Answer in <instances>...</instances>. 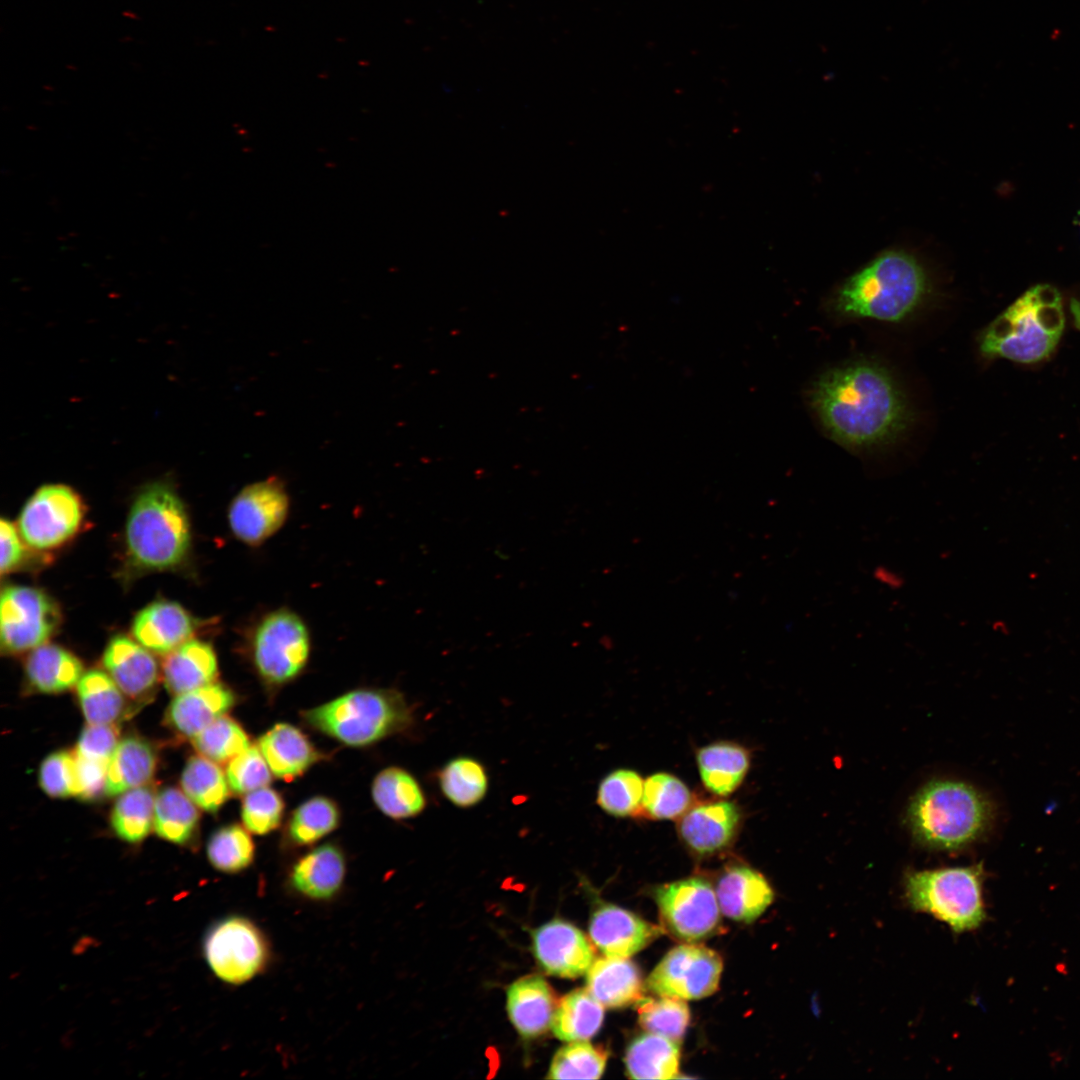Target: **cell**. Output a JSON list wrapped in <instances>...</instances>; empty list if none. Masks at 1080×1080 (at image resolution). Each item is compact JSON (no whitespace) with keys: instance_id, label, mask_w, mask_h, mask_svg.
<instances>
[{"instance_id":"obj_18","label":"cell","mask_w":1080,"mask_h":1080,"mask_svg":"<svg viewBox=\"0 0 1080 1080\" xmlns=\"http://www.w3.org/2000/svg\"><path fill=\"white\" fill-rule=\"evenodd\" d=\"M103 665L126 698L144 703L154 694L159 669L149 649L127 636L117 635L107 644Z\"/></svg>"},{"instance_id":"obj_7","label":"cell","mask_w":1080,"mask_h":1080,"mask_svg":"<svg viewBox=\"0 0 1080 1080\" xmlns=\"http://www.w3.org/2000/svg\"><path fill=\"white\" fill-rule=\"evenodd\" d=\"M982 863L964 867L910 871L904 880L907 904L945 922L956 933L984 922Z\"/></svg>"},{"instance_id":"obj_23","label":"cell","mask_w":1080,"mask_h":1080,"mask_svg":"<svg viewBox=\"0 0 1080 1080\" xmlns=\"http://www.w3.org/2000/svg\"><path fill=\"white\" fill-rule=\"evenodd\" d=\"M715 892L721 912L744 923L753 922L774 899L773 889L765 877L745 865L727 868L719 877Z\"/></svg>"},{"instance_id":"obj_26","label":"cell","mask_w":1080,"mask_h":1080,"mask_svg":"<svg viewBox=\"0 0 1080 1080\" xmlns=\"http://www.w3.org/2000/svg\"><path fill=\"white\" fill-rule=\"evenodd\" d=\"M258 748L272 774L287 781L302 775L320 758L306 735L287 723H278L264 733Z\"/></svg>"},{"instance_id":"obj_22","label":"cell","mask_w":1080,"mask_h":1080,"mask_svg":"<svg viewBox=\"0 0 1080 1080\" xmlns=\"http://www.w3.org/2000/svg\"><path fill=\"white\" fill-rule=\"evenodd\" d=\"M555 994L539 975H526L514 981L506 991L509 1019L524 1038H535L552 1026L557 1008Z\"/></svg>"},{"instance_id":"obj_3","label":"cell","mask_w":1080,"mask_h":1080,"mask_svg":"<svg viewBox=\"0 0 1080 1080\" xmlns=\"http://www.w3.org/2000/svg\"><path fill=\"white\" fill-rule=\"evenodd\" d=\"M995 815L991 799L973 785L939 779L913 796L906 823L921 845L958 850L982 839L991 830Z\"/></svg>"},{"instance_id":"obj_32","label":"cell","mask_w":1080,"mask_h":1080,"mask_svg":"<svg viewBox=\"0 0 1080 1080\" xmlns=\"http://www.w3.org/2000/svg\"><path fill=\"white\" fill-rule=\"evenodd\" d=\"M77 695L88 724H116L129 712L126 696L109 674L98 669L82 675Z\"/></svg>"},{"instance_id":"obj_9","label":"cell","mask_w":1080,"mask_h":1080,"mask_svg":"<svg viewBox=\"0 0 1080 1080\" xmlns=\"http://www.w3.org/2000/svg\"><path fill=\"white\" fill-rule=\"evenodd\" d=\"M251 647L259 675L270 684H283L305 667L310 654L309 632L297 614L278 609L258 623Z\"/></svg>"},{"instance_id":"obj_10","label":"cell","mask_w":1080,"mask_h":1080,"mask_svg":"<svg viewBox=\"0 0 1080 1080\" xmlns=\"http://www.w3.org/2000/svg\"><path fill=\"white\" fill-rule=\"evenodd\" d=\"M84 512L81 497L74 489L63 484L44 485L21 510L18 531L28 547L52 550L79 531Z\"/></svg>"},{"instance_id":"obj_44","label":"cell","mask_w":1080,"mask_h":1080,"mask_svg":"<svg viewBox=\"0 0 1080 1080\" xmlns=\"http://www.w3.org/2000/svg\"><path fill=\"white\" fill-rule=\"evenodd\" d=\"M193 747L202 756L226 763L250 747L245 730L231 717L223 715L193 738Z\"/></svg>"},{"instance_id":"obj_50","label":"cell","mask_w":1080,"mask_h":1080,"mask_svg":"<svg viewBox=\"0 0 1080 1080\" xmlns=\"http://www.w3.org/2000/svg\"><path fill=\"white\" fill-rule=\"evenodd\" d=\"M1 573H9L19 567L26 556L24 541L17 528L6 519H1Z\"/></svg>"},{"instance_id":"obj_14","label":"cell","mask_w":1080,"mask_h":1080,"mask_svg":"<svg viewBox=\"0 0 1080 1080\" xmlns=\"http://www.w3.org/2000/svg\"><path fill=\"white\" fill-rule=\"evenodd\" d=\"M288 511L289 497L284 485L270 477L249 484L235 496L228 510V522L236 538L257 546L281 528Z\"/></svg>"},{"instance_id":"obj_41","label":"cell","mask_w":1080,"mask_h":1080,"mask_svg":"<svg viewBox=\"0 0 1080 1080\" xmlns=\"http://www.w3.org/2000/svg\"><path fill=\"white\" fill-rule=\"evenodd\" d=\"M608 1053L587 1041H574L554 1054L548 1079H598L602 1076Z\"/></svg>"},{"instance_id":"obj_38","label":"cell","mask_w":1080,"mask_h":1080,"mask_svg":"<svg viewBox=\"0 0 1080 1080\" xmlns=\"http://www.w3.org/2000/svg\"><path fill=\"white\" fill-rule=\"evenodd\" d=\"M692 794L675 775L660 772L644 781L642 810L656 820L680 818L690 807Z\"/></svg>"},{"instance_id":"obj_24","label":"cell","mask_w":1080,"mask_h":1080,"mask_svg":"<svg viewBox=\"0 0 1080 1080\" xmlns=\"http://www.w3.org/2000/svg\"><path fill=\"white\" fill-rule=\"evenodd\" d=\"M587 990L604 1007L620 1008L643 998V982L638 967L627 958L604 956L594 960L586 972Z\"/></svg>"},{"instance_id":"obj_5","label":"cell","mask_w":1080,"mask_h":1080,"mask_svg":"<svg viewBox=\"0 0 1080 1080\" xmlns=\"http://www.w3.org/2000/svg\"><path fill=\"white\" fill-rule=\"evenodd\" d=\"M131 562L143 570H167L186 557L191 532L184 504L167 483L142 489L129 511L125 531Z\"/></svg>"},{"instance_id":"obj_21","label":"cell","mask_w":1080,"mask_h":1080,"mask_svg":"<svg viewBox=\"0 0 1080 1080\" xmlns=\"http://www.w3.org/2000/svg\"><path fill=\"white\" fill-rule=\"evenodd\" d=\"M194 618L178 603L158 600L135 616L132 634L141 645L159 654H168L195 633Z\"/></svg>"},{"instance_id":"obj_47","label":"cell","mask_w":1080,"mask_h":1080,"mask_svg":"<svg viewBox=\"0 0 1080 1080\" xmlns=\"http://www.w3.org/2000/svg\"><path fill=\"white\" fill-rule=\"evenodd\" d=\"M39 783L50 797H78L79 783L74 752L62 750L48 755L40 766Z\"/></svg>"},{"instance_id":"obj_12","label":"cell","mask_w":1080,"mask_h":1080,"mask_svg":"<svg viewBox=\"0 0 1080 1080\" xmlns=\"http://www.w3.org/2000/svg\"><path fill=\"white\" fill-rule=\"evenodd\" d=\"M655 898L664 928L680 941L702 940L719 927L721 909L716 892L703 878L662 885Z\"/></svg>"},{"instance_id":"obj_49","label":"cell","mask_w":1080,"mask_h":1080,"mask_svg":"<svg viewBox=\"0 0 1080 1080\" xmlns=\"http://www.w3.org/2000/svg\"><path fill=\"white\" fill-rule=\"evenodd\" d=\"M76 762L79 783L78 797L83 800L100 798L103 793H106L108 764L78 756H76Z\"/></svg>"},{"instance_id":"obj_4","label":"cell","mask_w":1080,"mask_h":1080,"mask_svg":"<svg viewBox=\"0 0 1080 1080\" xmlns=\"http://www.w3.org/2000/svg\"><path fill=\"white\" fill-rule=\"evenodd\" d=\"M1059 292L1047 284L1028 289L984 330L980 351L988 358L1034 363L1048 358L1064 330Z\"/></svg>"},{"instance_id":"obj_20","label":"cell","mask_w":1080,"mask_h":1080,"mask_svg":"<svg viewBox=\"0 0 1080 1080\" xmlns=\"http://www.w3.org/2000/svg\"><path fill=\"white\" fill-rule=\"evenodd\" d=\"M235 704V695L224 684L213 682L176 695L165 713L167 727L177 736L194 738Z\"/></svg>"},{"instance_id":"obj_1","label":"cell","mask_w":1080,"mask_h":1080,"mask_svg":"<svg viewBox=\"0 0 1080 1080\" xmlns=\"http://www.w3.org/2000/svg\"><path fill=\"white\" fill-rule=\"evenodd\" d=\"M809 399L830 436L849 447L886 444L910 422L906 399L892 375L869 361L828 371L813 384Z\"/></svg>"},{"instance_id":"obj_29","label":"cell","mask_w":1080,"mask_h":1080,"mask_svg":"<svg viewBox=\"0 0 1080 1080\" xmlns=\"http://www.w3.org/2000/svg\"><path fill=\"white\" fill-rule=\"evenodd\" d=\"M696 762L706 789L718 796H728L745 778L750 754L737 743L721 741L700 748Z\"/></svg>"},{"instance_id":"obj_51","label":"cell","mask_w":1080,"mask_h":1080,"mask_svg":"<svg viewBox=\"0 0 1080 1080\" xmlns=\"http://www.w3.org/2000/svg\"><path fill=\"white\" fill-rule=\"evenodd\" d=\"M873 577L879 583H881V584H883V585H885V586H887V587H889L890 589H893V590H898V589L902 588L904 586V584H905V580H904V577L902 575H900L896 571H894V570H892V569H890V568H888L886 566H882V565H880V566H878V567H876L874 569Z\"/></svg>"},{"instance_id":"obj_48","label":"cell","mask_w":1080,"mask_h":1080,"mask_svg":"<svg viewBox=\"0 0 1080 1080\" xmlns=\"http://www.w3.org/2000/svg\"><path fill=\"white\" fill-rule=\"evenodd\" d=\"M118 739L116 724H88L80 734L74 753L84 759L109 764Z\"/></svg>"},{"instance_id":"obj_13","label":"cell","mask_w":1080,"mask_h":1080,"mask_svg":"<svg viewBox=\"0 0 1080 1080\" xmlns=\"http://www.w3.org/2000/svg\"><path fill=\"white\" fill-rule=\"evenodd\" d=\"M722 969V959L715 951L683 944L664 956L647 978L646 987L657 996L700 999L717 990Z\"/></svg>"},{"instance_id":"obj_34","label":"cell","mask_w":1080,"mask_h":1080,"mask_svg":"<svg viewBox=\"0 0 1080 1080\" xmlns=\"http://www.w3.org/2000/svg\"><path fill=\"white\" fill-rule=\"evenodd\" d=\"M197 808L183 791L174 787L164 788L155 799L153 827L156 834L179 845L190 842L199 824Z\"/></svg>"},{"instance_id":"obj_2","label":"cell","mask_w":1080,"mask_h":1080,"mask_svg":"<svg viewBox=\"0 0 1080 1080\" xmlns=\"http://www.w3.org/2000/svg\"><path fill=\"white\" fill-rule=\"evenodd\" d=\"M931 291L921 262L904 250H887L846 279L833 297L841 316L899 322L909 317Z\"/></svg>"},{"instance_id":"obj_16","label":"cell","mask_w":1080,"mask_h":1080,"mask_svg":"<svg viewBox=\"0 0 1080 1080\" xmlns=\"http://www.w3.org/2000/svg\"><path fill=\"white\" fill-rule=\"evenodd\" d=\"M741 812L734 802L697 804L679 818L682 842L698 856H710L728 848L736 838Z\"/></svg>"},{"instance_id":"obj_52","label":"cell","mask_w":1080,"mask_h":1080,"mask_svg":"<svg viewBox=\"0 0 1080 1080\" xmlns=\"http://www.w3.org/2000/svg\"><path fill=\"white\" fill-rule=\"evenodd\" d=\"M1070 312L1073 317L1075 327L1080 330V300L1076 298L1071 299Z\"/></svg>"},{"instance_id":"obj_31","label":"cell","mask_w":1080,"mask_h":1080,"mask_svg":"<svg viewBox=\"0 0 1080 1080\" xmlns=\"http://www.w3.org/2000/svg\"><path fill=\"white\" fill-rule=\"evenodd\" d=\"M679 1043L647 1033L636 1038L625 1054L626 1072L633 1079H672L679 1069Z\"/></svg>"},{"instance_id":"obj_45","label":"cell","mask_w":1080,"mask_h":1080,"mask_svg":"<svg viewBox=\"0 0 1080 1080\" xmlns=\"http://www.w3.org/2000/svg\"><path fill=\"white\" fill-rule=\"evenodd\" d=\"M284 801L274 789L263 787L245 795L241 818L251 833L264 835L275 830L281 823Z\"/></svg>"},{"instance_id":"obj_42","label":"cell","mask_w":1080,"mask_h":1080,"mask_svg":"<svg viewBox=\"0 0 1080 1080\" xmlns=\"http://www.w3.org/2000/svg\"><path fill=\"white\" fill-rule=\"evenodd\" d=\"M339 820L340 812L334 801L323 796L313 797L293 812L289 837L297 845H310L332 832Z\"/></svg>"},{"instance_id":"obj_8","label":"cell","mask_w":1080,"mask_h":1080,"mask_svg":"<svg viewBox=\"0 0 1080 1080\" xmlns=\"http://www.w3.org/2000/svg\"><path fill=\"white\" fill-rule=\"evenodd\" d=\"M202 948L212 973L229 985L250 982L265 971L271 960L265 933L242 915H229L211 925Z\"/></svg>"},{"instance_id":"obj_36","label":"cell","mask_w":1080,"mask_h":1080,"mask_svg":"<svg viewBox=\"0 0 1080 1080\" xmlns=\"http://www.w3.org/2000/svg\"><path fill=\"white\" fill-rule=\"evenodd\" d=\"M182 791L206 812H217L229 797L226 774L218 763L202 756H192L181 775Z\"/></svg>"},{"instance_id":"obj_46","label":"cell","mask_w":1080,"mask_h":1080,"mask_svg":"<svg viewBox=\"0 0 1080 1080\" xmlns=\"http://www.w3.org/2000/svg\"><path fill=\"white\" fill-rule=\"evenodd\" d=\"M271 770L260 749L250 746L228 762L226 777L230 789L238 795L267 787Z\"/></svg>"},{"instance_id":"obj_30","label":"cell","mask_w":1080,"mask_h":1080,"mask_svg":"<svg viewBox=\"0 0 1080 1080\" xmlns=\"http://www.w3.org/2000/svg\"><path fill=\"white\" fill-rule=\"evenodd\" d=\"M371 792L379 810L392 819L415 817L426 807V797L419 782L399 767L382 770L375 777Z\"/></svg>"},{"instance_id":"obj_6","label":"cell","mask_w":1080,"mask_h":1080,"mask_svg":"<svg viewBox=\"0 0 1080 1080\" xmlns=\"http://www.w3.org/2000/svg\"><path fill=\"white\" fill-rule=\"evenodd\" d=\"M304 719L343 744L362 747L407 728L412 714L395 690L357 689L304 712Z\"/></svg>"},{"instance_id":"obj_37","label":"cell","mask_w":1080,"mask_h":1080,"mask_svg":"<svg viewBox=\"0 0 1080 1080\" xmlns=\"http://www.w3.org/2000/svg\"><path fill=\"white\" fill-rule=\"evenodd\" d=\"M155 799L154 791L147 786L120 794L110 817L114 833L128 843L144 840L154 823Z\"/></svg>"},{"instance_id":"obj_15","label":"cell","mask_w":1080,"mask_h":1080,"mask_svg":"<svg viewBox=\"0 0 1080 1080\" xmlns=\"http://www.w3.org/2000/svg\"><path fill=\"white\" fill-rule=\"evenodd\" d=\"M532 949L541 968L550 975L576 978L587 972L595 953L589 939L576 926L553 919L532 933Z\"/></svg>"},{"instance_id":"obj_11","label":"cell","mask_w":1080,"mask_h":1080,"mask_svg":"<svg viewBox=\"0 0 1080 1080\" xmlns=\"http://www.w3.org/2000/svg\"><path fill=\"white\" fill-rule=\"evenodd\" d=\"M61 620L56 602L45 592L10 585L1 593V649L14 655L45 644Z\"/></svg>"},{"instance_id":"obj_17","label":"cell","mask_w":1080,"mask_h":1080,"mask_svg":"<svg viewBox=\"0 0 1080 1080\" xmlns=\"http://www.w3.org/2000/svg\"><path fill=\"white\" fill-rule=\"evenodd\" d=\"M663 930L612 904L599 906L589 922V937L608 957L628 958L653 942Z\"/></svg>"},{"instance_id":"obj_28","label":"cell","mask_w":1080,"mask_h":1080,"mask_svg":"<svg viewBox=\"0 0 1080 1080\" xmlns=\"http://www.w3.org/2000/svg\"><path fill=\"white\" fill-rule=\"evenodd\" d=\"M157 755L153 746L138 736L119 741L107 769L106 794L115 796L146 786L154 777Z\"/></svg>"},{"instance_id":"obj_40","label":"cell","mask_w":1080,"mask_h":1080,"mask_svg":"<svg viewBox=\"0 0 1080 1080\" xmlns=\"http://www.w3.org/2000/svg\"><path fill=\"white\" fill-rule=\"evenodd\" d=\"M236 825H227L212 834L207 844V857L218 871L228 874L247 869L255 857V845L246 831Z\"/></svg>"},{"instance_id":"obj_19","label":"cell","mask_w":1080,"mask_h":1080,"mask_svg":"<svg viewBox=\"0 0 1080 1080\" xmlns=\"http://www.w3.org/2000/svg\"><path fill=\"white\" fill-rule=\"evenodd\" d=\"M346 876V860L334 844L321 845L292 866L289 886L300 897L314 902H327L341 891Z\"/></svg>"},{"instance_id":"obj_35","label":"cell","mask_w":1080,"mask_h":1080,"mask_svg":"<svg viewBox=\"0 0 1080 1080\" xmlns=\"http://www.w3.org/2000/svg\"><path fill=\"white\" fill-rule=\"evenodd\" d=\"M439 787L445 798L459 808L479 804L487 794L489 778L478 760L460 756L448 761L438 775Z\"/></svg>"},{"instance_id":"obj_27","label":"cell","mask_w":1080,"mask_h":1080,"mask_svg":"<svg viewBox=\"0 0 1080 1080\" xmlns=\"http://www.w3.org/2000/svg\"><path fill=\"white\" fill-rule=\"evenodd\" d=\"M81 661L70 651L43 644L33 649L25 662V679L38 693H62L77 685L83 675Z\"/></svg>"},{"instance_id":"obj_43","label":"cell","mask_w":1080,"mask_h":1080,"mask_svg":"<svg viewBox=\"0 0 1080 1080\" xmlns=\"http://www.w3.org/2000/svg\"><path fill=\"white\" fill-rule=\"evenodd\" d=\"M659 997L637 1002L639 1023L649 1033L680 1043L690 1019L688 1006L682 999Z\"/></svg>"},{"instance_id":"obj_39","label":"cell","mask_w":1080,"mask_h":1080,"mask_svg":"<svg viewBox=\"0 0 1080 1080\" xmlns=\"http://www.w3.org/2000/svg\"><path fill=\"white\" fill-rule=\"evenodd\" d=\"M644 781L630 769H617L599 783L596 802L608 815L626 818L642 810Z\"/></svg>"},{"instance_id":"obj_33","label":"cell","mask_w":1080,"mask_h":1080,"mask_svg":"<svg viewBox=\"0 0 1080 1080\" xmlns=\"http://www.w3.org/2000/svg\"><path fill=\"white\" fill-rule=\"evenodd\" d=\"M604 1006L584 988L571 991L559 1001L553 1022L554 1035L563 1041H587L597 1034Z\"/></svg>"},{"instance_id":"obj_25","label":"cell","mask_w":1080,"mask_h":1080,"mask_svg":"<svg viewBox=\"0 0 1080 1080\" xmlns=\"http://www.w3.org/2000/svg\"><path fill=\"white\" fill-rule=\"evenodd\" d=\"M217 675L216 653L209 643L201 640L186 641L168 653L162 663L164 685L174 695L213 683Z\"/></svg>"}]
</instances>
